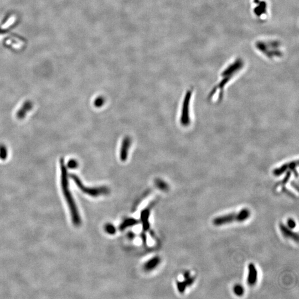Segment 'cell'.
<instances>
[{
    "mask_svg": "<svg viewBox=\"0 0 299 299\" xmlns=\"http://www.w3.org/2000/svg\"><path fill=\"white\" fill-rule=\"evenodd\" d=\"M61 168V183L64 195L65 196L66 200L67 202L68 205L69 207L71 216L72 218L73 222L75 226H79L80 224V218L79 217L77 208L75 203L73 200L72 194L69 191V183L68 180L67 171L64 164V161L61 159L60 161Z\"/></svg>",
    "mask_w": 299,
    "mask_h": 299,
    "instance_id": "obj_1",
    "label": "cell"
},
{
    "mask_svg": "<svg viewBox=\"0 0 299 299\" xmlns=\"http://www.w3.org/2000/svg\"><path fill=\"white\" fill-rule=\"evenodd\" d=\"M250 212L247 208H244L238 213L226 214L214 218L213 223L216 226H221L233 222L245 221L250 216Z\"/></svg>",
    "mask_w": 299,
    "mask_h": 299,
    "instance_id": "obj_2",
    "label": "cell"
},
{
    "mask_svg": "<svg viewBox=\"0 0 299 299\" xmlns=\"http://www.w3.org/2000/svg\"><path fill=\"white\" fill-rule=\"evenodd\" d=\"M192 94V89L187 90L182 103L180 122L181 124L184 126H187L191 123L190 106Z\"/></svg>",
    "mask_w": 299,
    "mask_h": 299,
    "instance_id": "obj_3",
    "label": "cell"
},
{
    "mask_svg": "<svg viewBox=\"0 0 299 299\" xmlns=\"http://www.w3.org/2000/svg\"><path fill=\"white\" fill-rule=\"evenodd\" d=\"M71 177L72 178L78 187L82 190V191L88 194L89 195L92 196H98L106 194L108 192V190L107 188L105 187H98V188H88L86 187L85 186H84L83 184L82 183V181L80 180L79 177H77L75 175L71 174Z\"/></svg>",
    "mask_w": 299,
    "mask_h": 299,
    "instance_id": "obj_4",
    "label": "cell"
},
{
    "mask_svg": "<svg viewBox=\"0 0 299 299\" xmlns=\"http://www.w3.org/2000/svg\"><path fill=\"white\" fill-rule=\"evenodd\" d=\"M131 140L128 136L125 137L123 139L120 151V159L122 161H125L128 159V152L129 147L131 145Z\"/></svg>",
    "mask_w": 299,
    "mask_h": 299,
    "instance_id": "obj_5",
    "label": "cell"
},
{
    "mask_svg": "<svg viewBox=\"0 0 299 299\" xmlns=\"http://www.w3.org/2000/svg\"><path fill=\"white\" fill-rule=\"evenodd\" d=\"M280 230L285 237L288 239H291L295 242H299V235L296 232H294L288 227H286L283 223L279 224Z\"/></svg>",
    "mask_w": 299,
    "mask_h": 299,
    "instance_id": "obj_6",
    "label": "cell"
},
{
    "mask_svg": "<svg viewBox=\"0 0 299 299\" xmlns=\"http://www.w3.org/2000/svg\"><path fill=\"white\" fill-rule=\"evenodd\" d=\"M248 284L250 286H253L257 283L258 279V271L255 266L253 263L249 264L248 266Z\"/></svg>",
    "mask_w": 299,
    "mask_h": 299,
    "instance_id": "obj_7",
    "label": "cell"
},
{
    "mask_svg": "<svg viewBox=\"0 0 299 299\" xmlns=\"http://www.w3.org/2000/svg\"><path fill=\"white\" fill-rule=\"evenodd\" d=\"M32 104L30 102H26L24 104L23 106L21 108V109L18 111L17 117L19 119H23L25 116L27 112L30 111L32 109Z\"/></svg>",
    "mask_w": 299,
    "mask_h": 299,
    "instance_id": "obj_8",
    "label": "cell"
},
{
    "mask_svg": "<svg viewBox=\"0 0 299 299\" xmlns=\"http://www.w3.org/2000/svg\"><path fill=\"white\" fill-rule=\"evenodd\" d=\"M289 169V164H285L280 167L275 169L273 171V174L275 176H280L283 175L285 172Z\"/></svg>",
    "mask_w": 299,
    "mask_h": 299,
    "instance_id": "obj_9",
    "label": "cell"
},
{
    "mask_svg": "<svg viewBox=\"0 0 299 299\" xmlns=\"http://www.w3.org/2000/svg\"><path fill=\"white\" fill-rule=\"evenodd\" d=\"M159 259L155 258V259L150 260L149 262H148V263H147L145 265V268L147 270H150V269L154 268L157 265V264L159 263Z\"/></svg>",
    "mask_w": 299,
    "mask_h": 299,
    "instance_id": "obj_10",
    "label": "cell"
},
{
    "mask_svg": "<svg viewBox=\"0 0 299 299\" xmlns=\"http://www.w3.org/2000/svg\"><path fill=\"white\" fill-rule=\"evenodd\" d=\"M233 290L235 294L237 296H242L244 293V288L243 287L242 285L239 284L236 285L234 287Z\"/></svg>",
    "mask_w": 299,
    "mask_h": 299,
    "instance_id": "obj_11",
    "label": "cell"
},
{
    "mask_svg": "<svg viewBox=\"0 0 299 299\" xmlns=\"http://www.w3.org/2000/svg\"><path fill=\"white\" fill-rule=\"evenodd\" d=\"M7 157V150L5 146L1 145H0V159L5 160Z\"/></svg>",
    "mask_w": 299,
    "mask_h": 299,
    "instance_id": "obj_12",
    "label": "cell"
},
{
    "mask_svg": "<svg viewBox=\"0 0 299 299\" xmlns=\"http://www.w3.org/2000/svg\"><path fill=\"white\" fill-rule=\"evenodd\" d=\"M291 173H292V172H291V171H287L286 174V176H285V177H284V178H283V180H282V181L280 183V184L281 185H286V184L288 183V182L289 181V179H290V177H291Z\"/></svg>",
    "mask_w": 299,
    "mask_h": 299,
    "instance_id": "obj_13",
    "label": "cell"
},
{
    "mask_svg": "<svg viewBox=\"0 0 299 299\" xmlns=\"http://www.w3.org/2000/svg\"><path fill=\"white\" fill-rule=\"evenodd\" d=\"M186 287H187V285H186V283L184 282V281H182V282H180V281L177 282V288L181 293H183V292H185Z\"/></svg>",
    "mask_w": 299,
    "mask_h": 299,
    "instance_id": "obj_14",
    "label": "cell"
},
{
    "mask_svg": "<svg viewBox=\"0 0 299 299\" xmlns=\"http://www.w3.org/2000/svg\"><path fill=\"white\" fill-rule=\"evenodd\" d=\"M104 100L102 97H98L94 101V105L97 107H100L103 105Z\"/></svg>",
    "mask_w": 299,
    "mask_h": 299,
    "instance_id": "obj_15",
    "label": "cell"
},
{
    "mask_svg": "<svg viewBox=\"0 0 299 299\" xmlns=\"http://www.w3.org/2000/svg\"><path fill=\"white\" fill-rule=\"evenodd\" d=\"M78 165V164L77 161L72 159V160H69L68 161L67 166L69 168L75 169L76 167H77Z\"/></svg>",
    "mask_w": 299,
    "mask_h": 299,
    "instance_id": "obj_16",
    "label": "cell"
},
{
    "mask_svg": "<svg viewBox=\"0 0 299 299\" xmlns=\"http://www.w3.org/2000/svg\"><path fill=\"white\" fill-rule=\"evenodd\" d=\"M195 279L196 278L195 276H190L189 278H188L185 279V280L184 281V282L186 283L187 286H191L192 284L194 283L195 281Z\"/></svg>",
    "mask_w": 299,
    "mask_h": 299,
    "instance_id": "obj_17",
    "label": "cell"
},
{
    "mask_svg": "<svg viewBox=\"0 0 299 299\" xmlns=\"http://www.w3.org/2000/svg\"><path fill=\"white\" fill-rule=\"evenodd\" d=\"M135 220L134 219H130L128 220H126L125 222H124V223L123 224H121V228L122 229H124V228H125L126 227H128L129 226H132L133 224H134Z\"/></svg>",
    "mask_w": 299,
    "mask_h": 299,
    "instance_id": "obj_18",
    "label": "cell"
},
{
    "mask_svg": "<svg viewBox=\"0 0 299 299\" xmlns=\"http://www.w3.org/2000/svg\"><path fill=\"white\" fill-rule=\"evenodd\" d=\"M287 223H288V227L291 229H294V228H295L296 226V223L295 221L293 219H291V218H290L288 219Z\"/></svg>",
    "mask_w": 299,
    "mask_h": 299,
    "instance_id": "obj_19",
    "label": "cell"
},
{
    "mask_svg": "<svg viewBox=\"0 0 299 299\" xmlns=\"http://www.w3.org/2000/svg\"><path fill=\"white\" fill-rule=\"evenodd\" d=\"M106 230L110 234H113V233H115V229L114 227L113 226L110 225V224H109L106 227Z\"/></svg>",
    "mask_w": 299,
    "mask_h": 299,
    "instance_id": "obj_20",
    "label": "cell"
},
{
    "mask_svg": "<svg viewBox=\"0 0 299 299\" xmlns=\"http://www.w3.org/2000/svg\"><path fill=\"white\" fill-rule=\"evenodd\" d=\"M183 276H184V278L185 279L189 278V277L191 276V275H190V271H186V272L184 273V274H183Z\"/></svg>",
    "mask_w": 299,
    "mask_h": 299,
    "instance_id": "obj_21",
    "label": "cell"
}]
</instances>
